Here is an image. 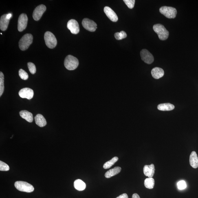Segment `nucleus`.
<instances>
[{
	"instance_id": "nucleus-1",
	"label": "nucleus",
	"mask_w": 198,
	"mask_h": 198,
	"mask_svg": "<svg viewBox=\"0 0 198 198\" xmlns=\"http://www.w3.org/2000/svg\"><path fill=\"white\" fill-rule=\"evenodd\" d=\"M64 64L66 68L68 70H74L78 67L79 62L78 59L76 57L69 55L66 57Z\"/></svg>"
},
{
	"instance_id": "nucleus-2",
	"label": "nucleus",
	"mask_w": 198,
	"mask_h": 198,
	"mask_svg": "<svg viewBox=\"0 0 198 198\" xmlns=\"http://www.w3.org/2000/svg\"><path fill=\"white\" fill-rule=\"evenodd\" d=\"M153 29L157 34L160 39L164 40L167 39L169 32L165 28L164 25L161 24H156L153 25Z\"/></svg>"
},
{
	"instance_id": "nucleus-3",
	"label": "nucleus",
	"mask_w": 198,
	"mask_h": 198,
	"mask_svg": "<svg viewBox=\"0 0 198 198\" xmlns=\"http://www.w3.org/2000/svg\"><path fill=\"white\" fill-rule=\"evenodd\" d=\"M33 37L32 35L27 34L22 37L19 42V47L22 51L26 50L32 43Z\"/></svg>"
},
{
	"instance_id": "nucleus-4",
	"label": "nucleus",
	"mask_w": 198,
	"mask_h": 198,
	"mask_svg": "<svg viewBox=\"0 0 198 198\" xmlns=\"http://www.w3.org/2000/svg\"><path fill=\"white\" fill-rule=\"evenodd\" d=\"M14 186L18 190L21 192L31 193L34 190V187L32 185L26 182L16 181L14 183Z\"/></svg>"
},
{
	"instance_id": "nucleus-5",
	"label": "nucleus",
	"mask_w": 198,
	"mask_h": 198,
	"mask_svg": "<svg viewBox=\"0 0 198 198\" xmlns=\"http://www.w3.org/2000/svg\"><path fill=\"white\" fill-rule=\"evenodd\" d=\"M46 45L50 49H53L56 47L57 40L54 35L49 31L46 32L44 35Z\"/></svg>"
},
{
	"instance_id": "nucleus-6",
	"label": "nucleus",
	"mask_w": 198,
	"mask_h": 198,
	"mask_svg": "<svg viewBox=\"0 0 198 198\" xmlns=\"http://www.w3.org/2000/svg\"><path fill=\"white\" fill-rule=\"evenodd\" d=\"M160 12L167 18H174L177 15V11L174 7L164 6L160 9Z\"/></svg>"
},
{
	"instance_id": "nucleus-7",
	"label": "nucleus",
	"mask_w": 198,
	"mask_h": 198,
	"mask_svg": "<svg viewBox=\"0 0 198 198\" xmlns=\"http://www.w3.org/2000/svg\"><path fill=\"white\" fill-rule=\"evenodd\" d=\"M82 24L84 28L90 32H94L97 28V24L89 18H84L82 21Z\"/></svg>"
},
{
	"instance_id": "nucleus-8",
	"label": "nucleus",
	"mask_w": 198,
	"mask_h": 198,
	"mask_svg": "<svg viewBox=\"0 0 198 198\" xmlns=\"http://www.w3.org/2000/svg\"><path fill=\"white\" fill-rule=\"evenodd\" d=\"M140 55L142 60L146 64H151L154 61L153 55L147 50L142 49L141 51Z\"/></svg>"
},
{
	"instance_id": "nucleus-9",
	"label": "nucleus",
	"mask_w": 198,
	"mask_h": 198,
	"mask_svg": "<svg viewBox=\"0 0 198 198\" xmlns=\"http://www.w3.org/2000/svg\"><path fill=\"white\" fill-rule=\"evenodd\" d=\"M28 18L26 14L22 13L18 18V29L20 32H22L26 28Z\"/></svg>"
},
{
	"instance_id": "nucleus-10",
	"label": "nucleus",
	"mask_w": 198,
	"mask_h": 198,
	"mask_svg": "<svg viewBox=\"0 0 198 198\" xmlns=\"http://www.w3.org/2000/svg\"><path fill=\"white\" fill-rule=\"evenodd\" d=\"M46 10V7L45 5H40L37 7L33 12V17L35 21H38L43 15L44 13Z\"/></svg>"
},
{
	"instance_id": "nucleus-11",
	"label": "nucleus",
	"mask_w": 198,
	"mask_h": 198,
	"mask_svg": "<svg viewBox=\"0 0 198 198\" xmlns=\"http://www.w3.org/2000/svg\"><path fill=\"white\" fill-rule=\"evenodd\" d=\"M67 27L72 34H77L79 32V26L78 22L76 20L74 19L70 20L68 22Z\"/></svg>"
},
{
	"instance_id": "nucleus-12",
	"label": "nucleus",
	"mask_w": 198,
	"mask_h": 198,
	"mask_svg": "<svg viewBox=\"0 0 198 198\" xmlns=\"http://www.w3.org/2000/svg\"><path fill=\"white\" fill-rule=\"evenodd\" d=\"M19 96L22 98L31 100L34 95V91L29 88H24L21 89L18 93Z\"/></svg>"
},
{
	"instance_id": "nucleus-13",
	"label": "nucleus",
	"mask_w": 198,
	"mask_h": 198,
	"mask_svg": "<svg viewBox=\"0 0 198 198\" xmlns=\"http://www.w3.org/2000/svg\"><path fill=\"white\" fill-rule=\"evenodd\" d=\"M104 12L106 16L112 21L116 22L118 21V16L114 11L110 7L108 6L105 7Z\"/></svg>"
},
{
	"instance_id": "nucleus-14",
	"label": "nucleus",
	"mask_w": 198,
	"mask_h": 198,
	"mask_svg": "<svg viewBox=\"0 0 198 198\" xmlns=\"http://www.w3.org/2000/svg\"><path fill=\"white\" fill-rule=\"evenodd\" d=\"M155 167L152 164L150 165H145L143 169L144 175L148 178H152L155 172Z\"/></svg>"
},
{
	"instance_id": "nucleus-15",
	"label": "nucleus",
	"mask_w": 198,
	"mask_h": 198,
	"mask_svg": "<svg viewBox=\"0 0 198 198\" xmlns=\"http://www.w3.org/2000/svg\"><path fill=\"white\" fill-rule=\"evenodd\" d=\"M7 14H5L2 16L0 19V29L2 31L6 30L8 27L10 20L7 18Z\"/></svg>"
},
{
	"instance_id": "nucleus-16",
	"label": "nucleus",
	"mask_w": 198,
	"mask_h": 198,
	"mask_svg": "<svg viewBox=\"0 0 198 198\" xmlns=\"http://www.w3.org/2000/svg\"><path fill=\"white\" fill-rule=\"evenodd\" d=\"M152 76L155 79H159L164 76V71L162 68L159 67H155L151 71Z\"/></svg>"
},
{
	"instance_id": "nucleus-17",
	"label": "nucleus",
	"mask_w": 198,
	"mask_h": 198,
	"mask_svg": "<svg viewBox=\"0 0 198 198\" xmlns=\"http://www.w3.org/2000/svg\"><path fill=\"white\" fill-rule=\"evenodd\" d=\"M189 162L190 166L193 168L198 167V157L197 153L195 151L192 152L190 156Z\"/></svg>"
},
{
	"instance_id": "nucleus-18",
	"label": "nucleus",
	"mask_w": 198,
	"mask_h": 198,
	"mask_svg": "<svg viewBox=\"0 0 198 198\" xmlns=\"http://www.w3.org/2000/svg\"><path fill=\"white\" fill-rule=\"evenodd\" d=\"M36 124L40 127H42L46 126L47 122L43 115L40 114L37 115L35 117Z\"/></svg>"
},
{
	"instance_id": "nucleus-19",
	"label": "nucleus",
	"mask_w": 198,
	"mask_h": 198,
	"mask_svg": "<svg viewBox=\"0 0 198 198\" xmlns=\"http://www.w3.org/2000/svg\"><path fill=\"white\" fill-rule=\"evenodd\" d=\"M20 115L22 118L25 119L28 122L32 123L33 122V116L32 114L26 110H23L20 112Z\"/></svg>"
},
{
	"instance_id": "nucleus-20",
	"label": "nucleus",
	"mask_w": 198,
	"mask_h": 198,
	"mask_svg": "<svg viewBox=\"0 0 198 198\" xmlns=\"http://www.w3.org/2000/svg\"><path fill=\"white\" fill-rule=\"evenodd\" d=\"M121 168L119 167H115L112 169L108 170L105 174V177L107 178H111L113 176L116 175L117 174H119L121 171Z\"/></svg>"
},
{
	"instance_id": "nucleus-21",
	"label": "nucleus",
	"mask_w": 198,
	"mask_h": 198,
	"mask_svg": "<svg viewBox=\"0 0 198 198\" xmlns=\"http://www.w3.org/2000/svg\"><path fill=\"white\" fill-rule=\"evenodd\" d=\"M175 106L171 104L164 103L159 105L157 109L161 111H170L173 110Z\"/></svg>"
},
{
	"instance_id": "nucleus-22",
	"label": "nucleus",
	"mask_w": 198,
	"mask_h": 198,
	"mask_svg": "<svg viewBox=\"0 0 198 198\" xmlns=\"http://www.w3.org/2000/svg\"><path fill=\"white\" fill-rule=\"evenodd\" d=\"M75 188L79 191H82L86 188L85 183L82 180L78 179L75 180L74 183Z\"/></svg>"
},
{
	"instance_id": "nucleus-23",
	"label": "nucleus",
	"mask_w": 198,
	"mask_h": 198,
	"mask_svg": "<svg viewBox=\"0 0 198 198\" xmlns=\"http://www.w3.org/2000/svg\"><path fill=\"white\" fill-rule=\"evenodd\" d=\"M155 180L153 178H147L144 181L145 187L148 189H153L155 186Z\"/></svg>"
},
{
	"instance_id": "nucleus-24",
	"label": "nucleus",
	"mask_w": 198,
	"mask_h": 198,
	"mask_svg": "<svg viewBox=\"0 0 198 198\" xmlns=\"http://www.w3.org/2000/svg\"><path fill=\"white\" fill-rule=\"evenodd\" d=\"M119 158L118 157H115L113 158L111 160L108 161L106 162L104 165L103 168L105 169L111 168V167L113 166L118 160Z\"/></svg>"
},
{
	"instance_id": "nucleus-25",
	"label": "nucleus",
	"mask_w": 198,
	"mask_h": 198,
	"mask_svg": "<svg viewBox=\"0 0 198 198\" xmlns=\"http://www.w3.org/2000/svg\"><path fill=\"white\" fill-rule=\"evenodd\" d=\"M4 76L3 73L0 72V97L2 96L4 91Z\"/></svg>"
},
{
	"instance_id": "nucleus-26",
	"label": "nucleus",
	"mask_w": 198,
	"mask_h": 198,
	"mask_svg": "<svg viewBox=\"0 0 198 198\" xmlns=\"http://www.w3.org/2000/svg\"><path fill=\"white\" fill-rule=\"evenodd\" d=\"M116 39L117 40H121L125 38L127 36L126 33L124 31H121L120 32H116L114 35Z\"/></svg>"
},
{
	"instance_id": "nucleus-27",
	"label": "nucleus",
	"mask_w": 198,
	"mask_h": 198,
	"mask_svg": "<svg viewBox=\"0 0 198 198\" xmlns=\"http://www.w3.org/2000/svg\"><path fill=\"white\" fill-rule=\"evenodd\" d=\"M19 76L22 79L27 80L28 78V75L23 69H20L19 71Z\"/></svg>"
},
{
	"instance_id": "nucleus-28",
	"label": "nucleus",
	"mask_w": 198,
	"mask_h": 198,
	"mask_svg": "<svg viewBox=\"0 0 198 198\" xmlns=\"http://www.w3.org/2000/svg\"><path fill=\"white\" fill-rule=\"evenodd\" d=\"M28 67L29 71L32 74H34L36 73V66L34 63L31 62H28Z\"/></svg>"
},
{
	"instance_id": "nucleus-29",
	"label": "nucleus",
	"mask_w": 198,
	"mask_h": 198,
	"mask_svg": "<svg viewBox=\"0 0 198 198\" xmlns=\"http://www.w3.org/2000/svg\"><path fill=\"white\" fill-rule=\"evenodd\" d=\"M10 168L8 165L1 161H0V170L1 171H8Z\"/></svg>"
},
{
	"instance_id": "nucleus-30",
	"label": "nucleus",
	"mask_w": 198,
	"mask_h": 198,
	"mask_svg": "<svg viewBox=\"0 0 198 198\" xmlns=\"http://www.w3.org/2000/svg\"><path fill=\"white\" fill-rule=\"evenodd\" d=\"M123 1L129 9H133L134 6L135 0H124Z\"/></svg>"
},
{
	"instance_id": "nucleus-31",
	"label": "nucleus",
	"mask_w": 198,
	"mask_h": 198,
	"mask_svg": "<svg viewBox=\"0 0 198 198\" xmlns=\"http://www.w3.org/2000/svg\"><path fill=\"white\" fill-rule=\"evenodd\" d=\"M177 186L179 189L183 190L186 188V184L185 181H181L178 183Z\"/></svg>"
},
{
	"instance_id": "nucleus-32",
	"label": "nucleus",
	"mask_w": 198,
	"mask_h": 198,
	"mask_svg": "<svg viewBox=\"0 0 198 198\" xmlns=\"http://www.w3.org/2000/svg\"><path fill=\"white\" fill-rule=\"evenodd\" d=\"M116 198H128V197L127 194L126 193H124L121 194V195L119 196Z\"/></svg>"
},
{
	"instance_id": "nucleus-33",
	"label": "nucleus",
	"mask_w": 198,
	"mask_h": 198,
	"mask_svg": "<svg viewBox=\"0 0 198 198\" xmlns=\"http://www.w3.org/2000/svg\"><path fill=\"white\" fill-rule=\"evenodd\" d=\"M132 198H140L139 196L138 195V194L137 193L134 194L132 196Z\"/></svg>"
},
{
	"instance_id": "nucleus-34",
	"label": "nucleus",
	"mask_w": 198,
	"mask_h": 198,
	"mask_svg": "<svg viewBox=\"0 0 198 198\" xmlns=\"http://www.w3.org/2000/svg\"><path fill=\"white\" fill-rule=\"evenodd\" d=\"M12 16V14L11 13H9L7 14V18L8 19L10 20L11 17Z\"/></svg>"
}]
</instances>
